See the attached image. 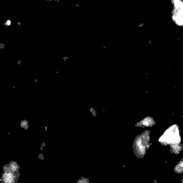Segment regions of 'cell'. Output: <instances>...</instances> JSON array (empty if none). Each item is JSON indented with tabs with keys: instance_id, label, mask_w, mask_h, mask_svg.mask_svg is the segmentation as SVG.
<instances>
[{
	"instance_id": "obj_1",
	"label": "cell",
	"mask_w": 183,
	"mask_h": 183,
	"mask_svg": "<svg viewBox=\"0 0 183 183\" xmlns=\"http://www.w3.org/2000/svg\"><path fill=\"white\" fill-rule=\"evenodd\" d=\"M174 20L178 24H183V11L180 10L177 11L174 15Z\"/></svg>"
}]
</instances>
